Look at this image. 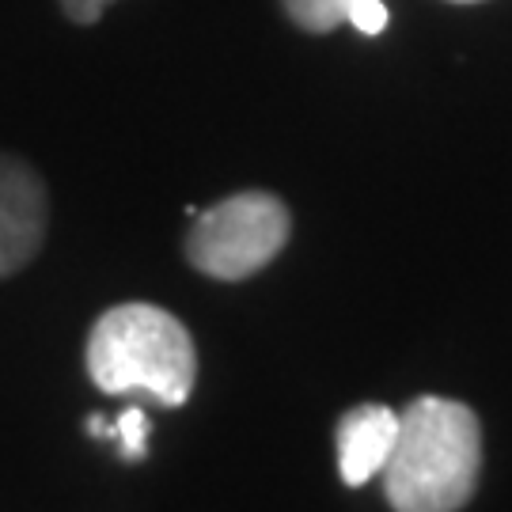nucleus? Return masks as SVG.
Wrapping results in <instances>:
<instances>
[{"label": "nucleus", "mask_w": 512, "mask_h": 512, "mask_svg": "<svg viewBox=\"0 0 512 512\" xmlns=\"http://www.w3.org/2000/svg\"><path fill=\"white\" fill-rule=\"evenodd\" d=\"M482 471V425L471 406L421 395L399 414V437L384 463L395 512H459Z\"/></svg>", "instance_id": "nucleus-1"}, {"label": "nucleus", "mask_w": 512, "mask_h": 512, "mask_svg": "<svg viewBox=\"0 0 512 512\" xmlns=\"http://www.w3.org/2000/svg\"><path fill=\"white\" fill-rule=\"evenodd\" d=\"M50 228V194L35 167L0 152V277L19 274L42 251Z\"/></svg>", "instance_id": "nucleus-4"}, {"label": "nucleus", "mask_w": 512, "mask_h": 512, "mask_svg": "<svg viewBox=\"0 0 512 512\" xmlns=\"http://www.w3.org/2000/svg\"><path fill=\"white\" fill-rule=\"evenodd\" d=\"M281 4L296 27H304L311 35H327L346 23V8L353 0H281Z\"/></svg>", "instance_id": "nucleus-6"}, {"label": "nucleus", "mask_w": 512, "mask_h": 512, "mask_svg": "<svg viewBox=\"0 0 512 512\" xmlns=\"http://www.w3.org/2000/svg\"><path fill=\"white\" fill-rule=\"evenodd\" d=\"M387 19H391V12H387L384 0H353L346 8V23L349 27H357L361 35H380L387 27Z\"/></svg>", "instance_id": "nucleus-8"}, {"label": "nucleus", "mask_w": 512, "mask_h": 512, "mask_svg": "<svg viewBox=\"0 0 512 512\" xmlns=\"http://www.w3.org/2000/svg\"><path fill=\"white\" fill-rule=\"evenodd\" d=\"M148 433H152V425H148V414L141 406H129L118 414V421L110 425V437L118 440V452L122 459H145L148 456Z\"/></svg>", "instance_id": "nucleus-7"}, {"label": "nucleus", "mask_w": 512, "mask_h": 512, "mask_svg": "<svg viewBox=\"0 0 512 512\" xmlns=\"http://www.w3.org/2000/svg\"><path fill=\"white\" fill-rule=\"evenodd\" d=\"M399 437V410L384 403H361L338 421V471L346 486H365L384 471Z\"/></svg>", "instance_id": "nucleus-5"}, {"label": "nucleus", "mask_w": 512, "mask_h": 512, "mask_svg": "<svg viewBox=\"0 0 512 512\" xmlns=\"http://www.w3.org/2000/svg\"><path fill=\"white\" fill-rule=\"evenodd\" d=\"M293 232L289 205L266 190H239L194 213L186 232V258L213 281H243L274 262Z\"/></svg>", "instance_id": "nucleus-3"}, {"label": "nucleus", "mask_w": 512, "mask_h": 512, "mask_svg": "<svg viewBox=\"0 0 512 512\" xmlns=\"http://www.w3.org/2000/svg\"><path fill=\"white\" fill-rule=\"evenodd\" d=\"M107 4H114V0H61L65 16L73 19V23H80V27L95 23V19L103 16V8H107Z\"/></svg>", "instance_id": "nucleus-9"}, {"label": "nucleus", "mask_w": 512, "mask_h": 512, "mask_svg": "<svg viewBox=\"0 0 512 512\" xmlns=\"http://www.w3.org/2000/svg\"><path fill=\"white\" fill-rule=\"evenodd\" d=\"M88 429H92V437H110V425L99 414L95 418H88Z\"/></svg>", "instance_id": "nucleus-10"}, {"label": "nucleus", "mask_w": 512, "mask_h": 512, "mask_svg": "<svg viewBox=\"0 0 512 512\" xmlns=\"http://www.w3.org/2000/svg\"><path fill=\"white\" fill-rule=\"evenodd\" d=\"M452 4H475V0H452Z\"/></svg>", "instance_id": "nucleus-11"}, {"label": "nucleus", "mask_w": 512, "mask_h": 512, "mask_svg": "<svg viewBox=\"0 0 512 512\" xmlns=\"http://www.w3.org/2000/svg\"><path fill=\"white\" fill-rule=\"evenodd\" d=\"M88 376L103 395L141 391L160 406H183L198 380V349L190 330L156 304H118L88 334Z\"/></svg>", "instance_id": "nucleus-2"}]
</instances>
